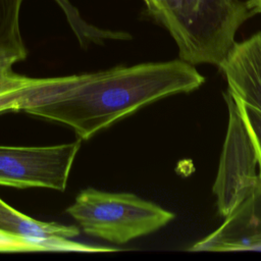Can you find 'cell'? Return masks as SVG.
Listing matches in <instances>:
<instances>
[{
	"mask_svg": "<svg viewBox=\"0 0 261 261\" xmlns=\"http://www.w3.org/2000/svg\"><path fill=\"white\" fill-rule=\"evenodd\" d=\"M204 83L195 66L179 58L116 65L90 73L35 79L14 94L8 112L22 110L66 124L83 141L151 103L191 93Z\"/></svg>",
	"mask_w": 261,
	"mask_h": 261,
	"instance_id": "cell-1",
	"label": "cell"
},
{
	"mask_svg": "<svg viewBox=\"0 0 261 261\" xmlns=\"http://www.w3.org/2000/svg\"><path fill=\"white\" fill-rule=\"evenodd\" d=\"M174 40L178 58L220 68L239 29L254 14L240 0H142Z\"/></svg>",
	"mask_w": 261,
	"mask_h": 261,
	"instance_id": "cell-2",
	"label": "cell"
},
{
	"mask_svg": "<svg viewBox=\"0 0 261 261\" xmlns=\"http://www.w3.org/2000/svg\"><path fill=\"white\" fill-rule=\"evenodd\" d=\"M66 212L84 232L122 245L168 224L174 213L132 193H111L87 188Z\"/></svg>",
	"mask_w": 261,
	"mask_h": 261,
	"instance_id": "cell-3",
	"label": "cell"
},
{
	"mask_svg": "<svg viewBox=\"0 0 261 261\" xmlns=\"http://www.w3.org/2000/svg\"><path fill=\"white\" fill-rule=\"evenodd\" d=\"M223 97L228 110V123L212 191L218 214L226 217L261 184V175L253 144L237 105L226 92Z\"/></svg>",
	"mask_w": 261,
	"mask_h": 261,
	"instance_id": "cell-4",
	"label": "cell"
},
{
	"mask_svg": "<svg viewBox=\"0 0 261 261\" xmlns=\"http://www.w3.org/2000/svg\"><path fill=\"white\" fill-rule=\"evenodd\" d=\"M82 140L44 147L0 146V185L63 192Z\"/></svg>",
	"mask_w": 261,
	"mask_h": 261,
	"instance_id": "cell-5",
	"label": "cell"
},
{
	"mask_svg": "<svg viewBox=\"0 0 261 261\" xmlns=\"http://www.w3.org/2000/svg\"><path fill=\"white\" fill-rule=\"evenodd\" d=\"M219 69L253 144L261 175V32L234 42Z\"/></svg>",
	"mask_w": 261,
	"mask_h": 261,
	"instance_id": "cell-6",
	"label": "cell"
},
{
	"mask_svg": "<svg viewBox=\"0 0 261 261\" xmlns=\"http://www.w3.org/2000/svg\"><path fill=\"white\" fill-rule=\"evenodd\" d=\"M261 251V184L226 217L222 224L191 246V252Z\"/></svg>",
	"mask_w": 261,
	"mask_h": 261,
	"instance_id": "cell-7",
	"label": "cell"
},
{
	"mask_svg": "<svg viewBox=\"0 0 261 261\" xmlns=\"http://www.w3.org/2000/svg\"><path fill=\"white\" fill-rule=\"evenodd\" d=\"M24 0H0V57L23 60L28 51L19 30V12Z\"/></svg>",
	"mask_w": 261,
	"mask_h": 261,
	"instance_id": "cell-8",
	"label": "cell"
},
{
	"mask_svg": "<svg viewBox=\"0 0 261 261\" xmlns=\"http://www.w3.org/2000/svg\"><path fill=\"white\" fill-rule=\"evenodd\" d=\"M15 62L0 57V114L7 112L8 104L15 93L31 86L35 79H31L12 70Z\"/></svg>",
	"mask_w": 261,
	"mask_h": 261,
	"instance_id": "cell-9",
	"label": "cell"
},
{
	"mask_svg": "<svg viewBox=\"0 0 261 261\" xmlns=\"http://www.w3.org/2000/svg\"><path fill=\"white\" fill-rule=\"evenodd\" d=\"M0 252H33L25 243L0 232Z\"/></svg>",
	"mask_w": 261,
	"mask_h": 261,
	"instance_id": "cell-10",
	"label": "cell"
},
{
	"mask_svg": "<svg viewBox=\"0 0 261 261\" xmlns=\"http://www.w3.org/2000/svg\"><path fill=\"white\" fill-rule=\"evenodd\" d=\"M246 4L253 14H261V0H248Z\"/></svg>",
	"mask_w": 261,
	"mask_h": 261,
	"instance_id": "cell-11",
	"label": "cell"
}]
</instances>
